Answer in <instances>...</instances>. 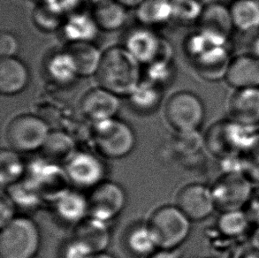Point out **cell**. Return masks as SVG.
<instances>
[{"mask_svg": "<svg viewBox=\"0 0 259 258\" xmlns=\"http://www.w3.org/2000/svg\"><path fill=\"white\" fill-rule=\"evenodd\" d=\"M141 65L124 46H112L103 53L97 80L119 97H130L142 81Z\"/></svg>", "mask_w": 259, "mask_h": 258, "instance_id": "obj_1", "label": "cell"}, {"mask_svg": "<svg viewBox=\"0 0 259 258\" xmlns=\"http://www.w3.org/2000/svg\"><path fill=\"white\" fill-rule=\"evenodd\" d=\"M228 39L203 31L195 32L186 42V53L200 76L207 80L225 78L231 58Z\"/></svg>", "mask_w": 259, "mask_h": 258, "instance_id": "obj_2", "label": "cell"}, {"mask_svg": "<svg viewBox=\"0 0 259 258\" xmlns=\"http://www.w3.org/2000/svg\"><path fill=\"white\" fill-rule=\"evenodd\" d=\"M39 244L38 228L28 218H14L1 227L0 258H33Z\"/></svg>", "mask_w": 259, "mask_h": 258, "instance_id": "obj_3", "label": "cell"}, {"mask_svg": "<svg viewBox=\"0 0 259 258\" xmlns=\"http://www.w3.org/2000/svg\"><path fill=\"white\" fill-rule=\"evenodd\" d=\"M190 222L177 206H163L152 213L147 225L157 247L171 250L189 236Z\"/></svg>", "mask_w": 259, "mask_h": 258, "instance_id": "obj_4", "label": "cell"}, {"mask_svg": "<svg viewBox=\"0 0 259 258\" xmlns=\"http://www.w3.org/2000/svg\"><path fill=\"white\" fill-rule=\"evenodd\" d=\"M46 120L33 114H21L8 123L6 139L10 149L17 152H30L42 149L49 136Z\"/></svg>", "mask_w": 259, "mask_h": 258, "instance_id": "obj_5", "label": "cell"}, {"mask_svg": "<svg viewBox=\"0 0 259 258\" xmlns=\"http://www.w3.org/2000/svg\"><path fill=\"white\" fill-rule=\"evenodd\" d=\"M93 137L98 151L108 158L125 157L133 150L136 143L132 128L115 118L95 123Z\"/></svg>", "mask_w": 259, "mask_h": 258, "instance_id": "obj_6", "label": "cell"}, {"mask_svg": "<svg viewBox=\"0 0 259 258\" xmlns=\"http://www.w3.org/2000/svg\"><path fill=\"white\" fill-rule=\"evenodd\" d=\"M205 116L201 98L190 91H179L172 94L165 106V117L176 132L198 130Z\"/></svg>", "mask_w": 259, "mask_h": 258, "instance_id": "obj_7", "label": "cell"}, {"mask_svg": "<svg viewBox=\"0 0 259 258\" xmlns=\"http://www.w3.org/2000/svg\"><path fill=\"white\" fill-rule=\"evenodd\" d=\"M124 47L141 64L171 63L172 48L165 39L145 26L127 34Z\"/></svg>", "mask_w": 259, "mask_h": 258, "instance_id": "obj_8", "label": "cell"}, {"mask_svg": "<svg viewBox=\"0 0 259 258\" xmlns=\"http://www.w3.org/2000/svg\"><path fill=\"white\" fill-rule=\"evenodd\" d=\"M216 209L221 212L242 209L251 195V186L244 175L228 173L222 175L210 188Z\"/></svg>", "mask_w": 259, "mask_h": 258, "instance_id": "obj_9", "label": "cell"}, {"mask_svg": "<svg viewBox=\"0 0 259 258\" xmlns=\"http://www.w3.org/2000/svg\"><path fill=\"white\" fill-rule=\"evenodd\" d=\"M87 200L89 215L105 222L121 212L126 204V195L114 182H101L95 186Z\"/></svg>", "mask_w": 259, "mask_h": 258, "instance_id": "obj_10", "label": "cell"}, {"mask_svg": "<svg viewBox=\"0 0 259 258\" xmlns=\"http://www.w3.org/2000/svg\"><path fill=\"white\" fill-rule=\"evenodd\" d=\"M28 181L35 187L41 198L55 201L68 192L70 182L65 169L53 162L33 165Z\"/></svg>", "mask_w": 259, "mask_h": 258, "instance_id": "obj_11", "label": "cell"}, {"mask_svg": "<svg viewBox=\"0 0 259 258\" xmlns=\"http://www.w3.org/2000/svg\"><path fill=\"white\" fill-rule=\"evenodd\" d=\"M176 206L190 221L205 220L216 209L211 189L200 183L183 187L176 197Z\"/></svg>", "mask_w": 259, "mask_h": 258, "instance_id": "obj_12", "label": "cell"}, {"mask_svg": "<svg viewBox=\"0 0 259 258\" xmlns=\"http://www.w3.org/2000/svg\"><path fill=\"white\" fill-rule=\"evenodd\" d=\"M64 169L71 183L81 188H94L101 182L105 173L101 162L84 152L74 153L66 162Z\"/></svg>", "mask_w": 259, "mask_h": 258, "instance_id": "obj_13", "label": "cell"}, {"mask_svg": "<svg viewBox=\"0 0 259 258\" xmlns=\"http://www.w3.org/2000/svg\"><path fill=\"white\" fill-rule=\"evenodd\" d=\"M119 98L100 86L93 88L82 96L80 108L86 118L98 123L115 117L120 107Z\"/></svg>", "mask_w": 259, "mask_h": 258, "instance_id": "obj_14", "label": "cell"}, {"mask_svg": "<svg viewBox=\"0 0 259 258\" xmlns=\"http://www.w3.org/2000/svg\"><path fill=\"white\" fill-rule=\"evenodd\" d=\"M230 119L244 126L259 124V87L235 90L228 102Z\"/></svg>", "mask_w": 259, "mask_h": 258, "instance_id": "obj_15", "label": "cell"}, {"mask_svg": "<svg viewBox=\"0 0 259 258\" xmlns=\"http://www.w3.org/2000/svg\"><path fill=\"white\" fill-rule=\"evenodd\" d=\"M224 79L235 91L259 87L258 57L244 53L233 58Z\"/></svg>", "mask_w": 259, "mask_h": 258, "instance_id": "obj_16", "label": "cell"}, {"mask_svg": "<svg viewBox=\"0 0 259 258\" xmlns=\"http://www.w3.org/2000/svg\"><path fill=\"white\" fill-rule=\"evenodd\" d=\"M199 29L228 39L235 29L229 7L221 3L208 4L203 7L198 19Z\"/></svg>", "mask_w": 259, "mask_h": 258, "instance_id": "obj_17", "label": "cell"}, {"mask_svg": "<svg viewBox=\"0 0 259 258\" xmlns=\"http://www.w3.org/2000/svg\"><path fill=\"white\" fill-rule=\"evenodd\" d=\"M29 72L21 60L15 57L0 60V92L6 96L19 94L28 86Z\"/></svg>", "mask_w": 259, "mask_h": 258, "instance_id": "obj_18", "label": "cell"}, {"mask_svg": "<svg viewBox=\"0 0 259 258\" xmlns=\"http://www.w3.org/2000/svg\"><path fill=\"white\" fill-rule=\"evenodd\" d=\"M74 239L81 241L95 254L104 252L109 244L110 234L104 221L91 217L77 224Z\"/></svg>", "mask_w": 259, "mask_h": 258, "instance_id": "obj_19", "label": "cell"}, {"mask_svg": "<svg viewBox=\"0 0 259 258\" xmlns=\"http://www.w3.org/2000/svg\"><path fill=\"white\" fill-rule=\"evenodd\" d=\"M63 34L70 42H91L98 35L99 28L92 14L76 12L68 15L64 21Z\"/></svg>", "mask_w": 259, "mask_h": 258, "instance_id": "obj_20", "label": "cell"}, {"mask_svg": "<svg viewBox=\"0 0 259 258\" xmlns=\"http://www.w3.org/2000/svg\"><path fill=\"white\" fill-rule=\"evenodd\" d=\"M74 59L79 76L96 75L103 53L91 42H70L66 48Z\"/></svg>", "mask_w": 259, "mask_h": 258, "instance_id": "obj_21", "label": "cell"}, {"mask_svg": "<svg viewBox=\"0 0 259 258\" xmlns=\"http://www.w3.org/2000/svg\"><path fill=\"white\" fill-rule=\"evenodd\" d=\"M235 29L244 34L259 30V0H234L229 7Z\"/></svg>", "mask_w": 259, "mask_h": 258, "instance_id": "obj_22", "label": "cell"}, {"mask_svg": "<svg viewBox=\"0 0 259 258\" xmlns=\"http://www.w3.org/2000/svg\"><path fill=\"white\" fill-rule=\"evenodd\" d=\"M126 7L116 0H105L95 5L92 12L98 28L105 31H114L121 28L126 21Z\"/></svg>", "mask_w": 259, "mask_h": 258, "instance_id": "obj_23", "label": "cell"}, {"mask_svg": "<svg viewBox=\"0 0 259 258\" xmlns=\"http://www.w3.org/2000/svg\"><path fill=\"white\" fill-rule=\"evenodd\" d=\"M46 67L50 79L59 85H68L79 76L74 59L66 49L51 55Z\"/></svg>", "mask_w": 259, "mask_h": 258, "instance_id": "obj_24", "label": "cell"}, {"mask_svg": "<svg viewBox=\"0 0 259 258\" xmlns=\"http://www.w3.org/2000/svg\"><path fill=\"white\" fill-rule=\"evenodd\" d=\"M137 18L148 28L165 24L172 19V1L145 0L137 7Z\"/></svg>", "mask_w": 259, "mask_h": 258, "instance_id": "obj_25", "label": "cell"}, {"mask_svg": "<svg viewBox=\"0 0 259 258\" xmlns=\"http://www.w3.org/2000/svg\"><path fill=\"white\" fill-rule=\"evenodd\" d=\"M56 202L58 215L68 223H80L89 214L87 198L78 193L68 191Z\"/></svg>", "mask_w": 259, "mask_h": 258, "instance_id": "obj_26", "label": "cell"}, {"mask_svg": "<svg viewBox=\"0 0 259 258\" xmlns=\"http://www.w3.org/2000/svg\"><path fill=\"white\" fill-rule=\"evenodd\" d=\"M50 162H67L74 153V143L70 136L61 131L50 132L42 147Z\"/></svg>", "mask_w": 259, "mask_h": 258, "instance_id": "obj_27", "label": "cell"}, {"mask_svg": "<svg viewBox=\"0 0 259 258\" xmlns=\"http://www.w3.org/2000/svg\"><path fill=\"white\" fill-rule=\"evenodd\" d=\"M126 245L132 254L139 257H149L157 248L148 225H137L126 234Z\"/></svg>", "mask_w": 259, "mask_h": 258, "instance_id": "obj_28", "label": "cell"}, {"mask_svg": "<svg viewBox=\"0 0 259 258\" xmlns=\"http://www.w3.org/2000/svg\"><path fill=\"white\" fill-rule=\"evenodd\" d=\"M134 108L141 112L154 111L161 101L162 91L160 86L149 80L141 81L138 87L130 96Z\"/></svg>", "mask_w": 259, "mask_h": 258, "instance_id": "obj_29", "label": "cell"}, {"mask_svg": "<svg viewBox=\"0 0 259 258\" xmlns=\"http://www.w3.org/2000/svg\"><path fill=\"white\" fill-rule=\"evenodd\" d=\"M19 152L13 150H2L0 153V182L2 187L14 185L21 181L24 175L26 167L19 156Z\"/></svg>", "mask_w": 259, "mask_h": 258, "instance_id": "obj_30", "label": "cell"}, {"mask_svg": "<svg viewBox=\"0 0 259 258\" xmlns=\"http://www.w3.org/2000/svg\"><path fill=\"white\" fill-rule=\"evenodd\" d=\"M7 189H9L7 195L10 196L15 206L31 208L35 207L41 199L35 187L28 180L16 182L14 185L9 186Z\"/></svg>", "mask_w": 259, "mask_h": 258, "instance_id": "obj_31", "label": "cell"}, {"mask_svg": "<svg viewBox=\"0 0 259 258\" xmlns=\"http://www.w3.org/2000/svg\"><path fill=\"white\" fill-rule=\"evenodd\" d=\"M222 234L227 236H238L243 234L248 227V217L242 209L222 212L218 222Z\"/></svg>", "mask_w": 259, "mask_h": 258, "instance_id": "obj_32", "label": "cell"}, {"mask_svg": "<svg viewBox=\"0 0 259 258\" xmlns=\"http://www.w3.org/2000/svg\"><path fill=\"white\" fill-rule=\"evenodd\" d=\"M172 146L177 153L183 156H191L196 154L204 146V137L200 135L198 130L187 131V132H176Z\"/></svg>", "mask_w": 259, "mask_h": 258, "instance_id": "obj_33", "label": "cell"}, {"mask_svg": "<svg viewBox=\"0 0 259 258\" xmlns=\"http://www.w3.org/2000/svg\"><path fill=\"white\" fill-rule=\"evenodd\" d=\"M33 18L35 24L46 31H53L57 28H62L66 19L65 16L57 13L42 2L35 7Z\"/></svg>", "mask_w": 259, "mask_h": 258, "instance_id": "obj_34", "label": "cell"}, {"mask_svg": "<svg viewBox=\"0 0 259 258\" xmlns=\"http://www.w3.org/2000/svg\"><path fill=\"white\" fill-rule=\"evenodd\" d=\"M172 19L182 22L197 21L203 10L197 0H172Z\"/></svg>", "mask_w": 259, "mask_h": 258, "instance_id": "obj_35", "label": "cell"}, {"mask_svg": "<svg viewBox=\"0 0 259 258\" xmlns=\"http://www.w3.org/2000/svg\"><path fill=\"white\" fill-rule=\"evenodd\" d=\"M81 1L82 0H42V3L67 18L70 14L79 12L78 9Z\"/></svg>", "mask_w": 259, "mask_h": 258, "instance_id": "obj_36", "label": "cell"}, {"mask_svg": "<svg viewBox=\"0 0 259 258\" xmlns=\"http://www.w3.org/2000/svg\"><path fill=\"white\" fill-rule=\"evenodd\" d=\"M19 42L16 36L11 32L3 31L0 35V56L12 58L17 53Z\"/></svg>", "mask_w": 259, "mask_h": 258, "instance_id": "obj_37", "label": "cell"}, {"mask_svg": "<svg viewBox=\"0 0 259 258\" xmlns=\"http://www.w3.org/2000/svg\"><path fill=\"white\" fill-rule=\"evenodd\" d=\"M93 253L81 241L74 239L67 245L64 258H89Z\"/></svg>", "mask_w": 259, "mask_h": 258, "instance_id": "obj_38", "label": "cell"}, {"mask_svg": "<svg viewBox=\"0 0 259 258\" xmlns=\"http://www.w3.org/2000/svg\"><path fill=\"white\" fill-rule=\"evenodd\" d=\"M0 225L1 227L9 223L14 219V209L15 204L10 196L7 195H2L0 202Z\"/></svg>", "mask_w": 259, "mask_h": 258, "instance_id": "obj_39", "label": "cell"}, {"mask_svg": "<svg viewBox=\"0 0 259 258\" xmlns=\"http://www.w3.org/2000/svg\"><path fill=\"white\" fill-rule=\"evenodd\" d=\"M116 1H118L126 8H134V7L137 8L140 5L144 3L145 0H116Z\"/></svg>", "mask_w": 259, "mask_h": 258, "instance_id": "obj_40", "label": "cell"}, {"mask_svg": "<svg viewBox=\"0 0 259 258\" xmlns=\"http://www.w3.org/2000/svg\"><path fill=\"white\" fill-rule=\"evenodd\" d=\"M148 258H179L178 255H175L169 250H163V251L154 253L150 255Z\"/></svg>", "mask_w": 259, "mask_h": 258, "instance_id": "obj_41", "label": "cell"}, {"mask_svg": "<svg viewBox=\"0 0 259 258\" xmlns=\"http://www.w3.org/2000/svg\"><path fill=\"white\" fill-rule=\"evenodd\" d=\"M241 258H259V249L248 250Z\"/></svg>", "mask_w": 259, "mask_h": 258, "instance_id": "obj_42", "label": "cell"}, {"mask_svg": "<svg viewBox=\"0 0 259 258\" xmlns=\"http://www.w3.org/2000/svg\"><path fill=\"white\" fill-rule=\"evenodd\" d=\"M89 258H114L112 255L106 254L105 252H99V253H95Z\"/></svg>", "mask_w": 259, "mask_h": 258, "instance_id": "obj_43", "label": "cell"}, {"mask_svg": "<svg viewBox=\"0 0 259 258\" xmlns=\"http://www.w3.org/2000/svg\"><path fill=\"white\" fill-rule=\"evenodd\" d=\"M88 1H90L91 3L94 4V5H97V4L101 3V2H104L105 0H88Z\"/></svg>", "mask_w": 259, "mask_h": 258, "instance_id": "obj_44", "label": "cell"}]
</instances>
